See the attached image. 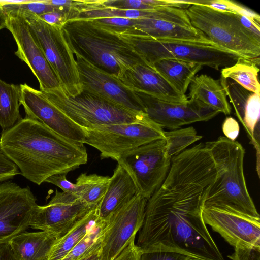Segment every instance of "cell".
Instances as JSON below:
<instances>
[{
  "instance_id": "6da1fadb",
  "label": "cell",
  "mask_w": 260,
  "mask_h": 260,
  "mask_svg": "<svg viewBox=\"0 0 260 260\" xmlns=\"http://www.w3.org/2000/svg\"><path fill=\"white\" fill-rule=\"evenodd\" d=\"M216 176L214 160L203 143L172 158L165 179L147 202L136 244L142 252L168 251L191 260H224L203 218Z\"/></svg>"
},
{
  "instance_id": "7a4b0ae2",
  "label": "cell",
  "mask_w": 260,
  "mask_h": 260,
  "mask_svg": "<svg viewBox=\"0 0 260 260\" xmlns=\"http://www.w3.org/2000/svg\"><path fill=\"white\" fill-rule=\"evenodd\" d=\"M0 149L16 165L20 174L38 185L54 175L67 174L88 159L84 143L25 117L2 131Z\"/></svg>"
},
{
  "instance_id": "3957f363",
  "label": "cell",
  "mask_w": 260,
  "mask_h": 260,
  "mask_svg": "<svg viewBox=\"0 0 260 260\" xmlns=\"http://www.w3.org/2000/svg\"><path fill=\"white\" fill-rule=\"evenodd\" d=\"M62 28L73 54L116 78L134 65L146 62L116 32L91 19L69 20Z\"/></svg>"
},
{
  "instance_id": "277c9868",
  "label": "cell",
  "mask_w": 260,
  "mask_h": 260,
  "mask_svg": "<svg viewBox=\"0 0 260 260\" xmlns=\"http://www.w3.org/2000/svg\"><path fill=\"white\" fill-rule=\"evenodd\" d=\"M206 144L214 160L216 176L207 193L204 206L228 208L259 218L246 186L243 146L224 136Z\"/></svg>"
},
{
  "instance_id": "5b68a950",
  "label": "cell",
  "mask_w": 260,
  "mask_h": 260,
  "mask_svg": "<svg viewBox=\"0 0 260 260\" xmlns=\"http://www.w3.org/2000/svg\"><path fill=\"white\" fill-rule=\"evenodd\" d=\"M116 32L128 43L149 65L166 58H174L209 67L216 70L232 66L240 57L211 41L156 38L133 28Z\"/></svg>"
},
{
  "instance_id": "8992f818",
  "label": "cell",
  "mask_w": 260,
  "mask_h": 260,
  "mask_svg": "<svg viewBox=\"0 0 260 260\" xmlns=\"http://www.w3.org/2000/svg\"><path fill=\"white\" fill-rule=\"evenodd\" d=\"M191 25L219 47L248 59L259 57L260 40L244 28L234 13L193 4L186 9Z\"/></svg>"
},
{
  "instance_id": "52a82bcc",
  "label": "cell",
  "mask_w": 260,
  "mask_h": 260,
  "mask_svg": "<svg viewBox=\"0 0 260 260\" xmlns=\"http://www.w3.org/2000/svg\"><path fill=\"white\" fill-rule=\"evenodd\" d=\"M43 93L69 119L84 129L101 125L134 123L147 116L145 113L128 110L85 89L74 96L66 95L61 89Z\"/></svg>"
},
{
  "instance_id": "ba28073f",
  "label": "cell",
  "mask_w": 260,
  "mask_h": 260,
  "mask_svg": "<svg viewBox=\"0 0 260 260\" xmlns=\"http://www.w3.org/2000/svg\"><path fill=\"white\" fill-rule=\"evenodd\" d=\"M19 13L23 15L56 75L63 93L69 96L79 94L82 86L75 57L64 36L62 26L50 25L33 14Z\"/></svg>"
},
{
  "instance_id": "9c48e42d",
  "label": "cell",
  "mask_w": 260,
  "mask_h": 260,
  "mask_svg": "<svg viewBox=\"0 0 260 260\" xmlns=\"http://www.w3.org/2000/svg\"><path fill=\"white\" fill-rule=\"evenodd\" d=\"M84 130V144L98 150L101 159L117 160L134 149L165 139L164 128L147 116L134 123L101 125Z\"/></svg>"
},
{
  "instance_id": "30bf717a",
  "label": "cell",
  "mask_w": 260,
  "mask_h": 260,
  "mask_svg": "<svg viewBox=\"0 0 260 260\" xmlns=\"http://www.w3.org/2000/svg\"><path fill=\"white\" fill-rule=\"evenodd\" d=\"M171 159L166 141L161 139L127 152L117 161L133 180L138 193L148 200L165 179Z\"/></svg>"
},
{
  "instance_id": "8fae6325",
  "label": "cell",
  "mask_w": 260,
  "mask_h": 260,
  "mask_svg": "<svg viewBox=\"0 0 260 260\" xmlns=\"http://www.w3.org/2000/svg\"><path fill=\"white\" fill-rule=\"evenodd\" d=\"M147 200L138 193L106 220L99 260H114L135 240L144 222Z\"/></svg>"
},
{
  "instance_id": "7c38bea8",
  "label": "cell",
  "mask_w": 260,
  "mask_h": 260,
  "mask_svg": "<svg viewBox=\"0 0 260 260\" xmlns=\"http://www.w3.org/2000/svg\"><path fill=\"white\" fill-rule=\"evenodd\" d=\"M95 207L98 206L87 204L78 196L56 189L55 194L47 204L37 205L30 226L50 233L58 239Z\"/></svg>"
},
{
  "instance_id": "4fadbf2b",
  "label": "cell",
  "mask_w": 260,
  "mask_h": 260,
  "mask_svg": "<svg viewBox=\"0 0 260 260\" xmlns=\"http://www.w3.org/2000/svg\"><path fill=\"white\" fill-rule=\"evenodd\" d=\"M36 200L28 186L11 181L0 183V245L29 228Z\"/></svg>"
},
{
  "instance_id": "5bb4252c",
  "label": "cell",
  "mask_w": 260,
  "mask_h": 260,
  "mask_svg": "<svg viewBox=\"0 0 260 260\" xmlns=\"http://www.w3.org/2000/svg\"><path fill=\"white\" fill-rule=\"evenodd\" d=\"M6 13V28L12 34L17 46L15 54L29 67L38 80L40 90L47 93L61 89L23 15L19 12Z\"/></svg>"
},
{
  "instance_id": "9a60e30c",
  "label": "cell",
  "mask_w": 260,
  "mask_h": 260,
  "mask_svg": "<svg viewBox=\"0 0 260 260\" xmlns=\"http://www.w3.org/2000/svg\"><path fill=\"white\" fill-rule=\"evenodd\" d=\"M135 92L140 99L147 116L162 128L172 130L197 122L208 121L219 113L193 99H188L182 103L171 102Z\"/></svg>"
},
{
  "instance_id": "2e32d148",
  "label": "cell",
  "mask_w": 260,
  "mask_h": 260,
  "mask_svg": "<svg viewBox=\"0 0 260 260\" xmlns=\"http://www.w3.org/2000/svg\"><path fill=\"white\" fill-rule=\"evenodd\" d=\"M203 218L231 245L260 246V218L224 207L204 206Z\"/></svg>"
},
{
  "instance_id": "e0dca14e",
  "label": "cell",
  "mask_w": 260,
  "mask_h": 260,
  "mask_svg": "<svg viewBox=\"0 0 260 260\" xmlns=\"http://www.w3.org/2000/svg\"><path fill=\"white\" fill-rule=\"evenodd\" d=\"M74 55L82 89L128 110L145 113L142 102L136 92L125 87L117 78L96 68L79 54Z\"/></svg>"
},
{
  "instance_id": "ac0fdd59",
  "label": "cell",
  "mask_w": 260,
  "mask_h": 260,
  "mask_svg": "<svg viewBox=\"0 0 260 260\" xmlns=\"http://www.w3.org/2000/svg\"><path fill=\"white\" fill-rule=\"evenodd\" d=\"M20 86V104L24 108L25 118L37 120L65 138L84 143L85 133L83 128L69 119L41 91L26 83Z\"/></svg>"
},
{
  "instance_id": "d6986e66",
  "label": "cell",
  "mask_w": 260,
  "mask_h": 260,
  "mask_svg": "<svg viewBox=\"0 0 260 260\" xmlns=\"http://www.w3.org/2000/svg\"><path fill=\"white\" fill-rule=\"evenodd\" d=\"M235 114L245 129L256 151V171L259 176L260 95L250 91L234 81L220 76L219 79Z\"/></svg>"
},
{
  "instance_id": "ffe728a7",
  "label": "cell",
  "mask_w": 260,
  "mask_h": 260,
  "mask_svg": "<svg viewBox=\"0 0 260 260\" xmlns=\"http://www.w3.org/2000/svg\"><path fill=\"white\" fill-rule=\"evenodd\" d=\"M131 90L171 102L188 101L187 96L177 91L153 67L146 62L138 63L125 70L118 78Z\"/></svg>"
},
{
  "instance_id": "44dd1931",
  "label": "cell",
  "mask_w": 260,
  "mask_h": 260,
  "mask_svg": "<svg viewBox=\"0 0 260 260\" xmlns=\"http://www.w3.org/2000/svg\"><path fill=\"white\" fill-rule=\"evenodd\" d=\"M106 17H121L129 19L149 18L162 19L191 26L186 10L161 7L154 10H124L98 6L94 0L85 1L73 19H93Z\"/></svg>"
},
{
  "instance_id": "7402d4cb",
  "label": "cell",
  "mask_w": 260,
  "mask_h": 260,
  "mask_svg": "<svg viewBox=\"0 0 260 260\" xmlns=\"http://www.w3.org/2000/svg\"><path fill=\"white\" fill-rule=\"evenodd\" d=\"M138 189L126 170L118 164L100 203L98 206L100 218L106 221L116 211L128 202Z\"/></svg>"
},
{
  "instance_id": "603a6c76",
  "label": "cell",
  "mask_w": 260,
  "mask_h": 260,
  "mask_svg": "<svg viewBox=\"0 0 260 260\" xmlns=\"http://www.w3.org/2000/svg\"><path fill=\"white\" fill-rule=\"evenodd\" d=\"M57 240L54 235L45 231L25 232L8 244L16 260H47Z\"/></svg>"
},
{
  "instance_id": "cb8c5ba5",
  "label": "cell",
  "mask_w": 260,
  "mask_h": 260,
  "mask_svg": "<svg viewBox=\"0 0 260 260\" xmlns=\"http://www.w3.org/2000/svg\"><path fill=\"white\" fill-rule=\"evenodd\" d=\"M189 99L197 100L225 115H229L231 108L219 80L204 74L196 75L189 87Z\"/></svg>"
},
{
  "instance_id": "d4e9b609",
  "label": "cell",
  "mask_w": 260,
  "mask_h": 260,
  "mask_svg": "<svg viewBox=\"0 0 260 260\" xmlns=\"http://www.w3.org/2000/svg\"><path fill=\"white\" fill-rule=\"evenodd\" d=\"M133 28L143 34L156 38L209 40L193 26H187L162 19H135Z\"/></svg>"
},
{
  "instance_id": "484cf974",
  "label": "cell",
  "mask_w": 260,
  "mask_h": 260,
  "mask_svg": "<svg viewBox=\"0 0 260 260\" xmlns=\"http://www.w3.org/2000/svg\"><path fill=\"white\" fill-rule=\"evenodd\" d=\"M179 92L185 94L188 87L201 69L198 63L174 58H162L151 65Z\"/></svg>"
},
{
  "instance_id": "4316f807",
  "label": "cell",
  "mask_w": 260,
  "mask_h": 260,
  "mask_svg": "<svg viewBox=\"0 0 260 260\" xmlns=\"http://www.w3.org/2000/svg\"><path fill=\"white\" fill-rule=\"evenodd\" d=\"M99 217L98 207L90 210L52 246L47 260H61L82 240Z\"/></svg>"
},
{
  "instance_id": "83f0119b",
  "label": "cell",
  "mask_w": 260,
  "mask_h": 260,
  "mask_svg": "<svg viewBox=\"0 0 260 260\" xmlns=\"http://www.w3.org/2000/svg\"><path fill=\"white\" fill-rule=\"evenodd\" d=\"M259 57L248 59L240 57L232 66L222 68L221 76L229 78L244 88L260 95L258 79Z\"/></svg>"
},
{
  "instance_id": "f1b7e54d",
  "label": "cell",
  "mask_w": 260,
  "mask_h": 260,
  "mask_svg": "<svg viewBox=\"0 0 260 260\" xmlns=\"http://www.w3.org/2000/svg\"><path fill=\"white\" fill-rule=\"evenodd\" d=\"M20 85L7 83L0 79V127L3 131L14 126L22 118L19 112Z\"/></svg>"
},
{
  "instance_id": "f546056e",
  "label": "cell",
  "mask_w": 260,
  "mask_h": 260,
  "mask_svg": "<svg viewBox=\"0 0 260 260\" xmlns=\"http://www.w3.org/2000/svg\"><path fill=\"white\" fill-rule=\"evenodd\" d=\"M110 177L81 174L76 179L79 196L87 204L98 206L108 187Z\"/></svg>"
},
{
  "instance_id": "4dcf8cb0",
  "label": "cell",
  "mask_w": 260,
  "mask_h": 260,
  "mask_svg": "<svg viewBox=\"0 0 260 260\" xmlns=\"http://www.w3.org/2000/svg\"><path fill=\"white\" fill-rule=\"evenodd\" d=\"M105 226L106 222L99 216L84 237L61 260H79L101 249Z\"/></svg>"
},
{
  "instance_id": "1f68e13d",
  "label": "cell",
  "mask_w": 260,
  "mask_h": 260,
  "mask_svg": "<svg viewBox=\"0 0 260 260\" xmlns=\"http://www.w3.org/2000/svg\"><path fill=\"white\" fill-rule=\"evenodd\" d=\"M202 138L192 126L165 131L168 153L171 158Z\"/></svg>"
},
{
  "instance_id": "d6a6232c",
  "label": "cell",
  "mask_w": 260,
  "mask_h": 260,
  "mask_svg": "<svg viewBox=\"0 0 260 260\" xmlns=\"http://www.w3.org/2000/svg\"><path fill=\"white\" fill-rule=\"evenodd\" d=\"M1 5L6 12H27L33 14L38 16L51 11L72 9L66 7H57L51 5L46 2V0H27L26 2L21 4H3Z\"/></svg>"
},
{
  "instance_id": "836d02e7",
  "label": "cell",
  "mask_w": 260,
  "mask_h": 260,
  "mask_svg": "<svg viewBox=\"0 0 260 260\" xmlns=\"http://www.w3.org/2000/svg\"><path fill=\"white\" fill-rule=\"evenodd\" d=\"M134 19L121 17H106L91 20L114 32H120L133 28L134 26Z\"/></svg>"
},
{
  "instance_id": "e575fe53",
  "label": "cell",
  "mask_w": 260,
  "mask_h": 260,
  "mask_svg": "<svg viewBox=\"0 0 260 260\" xmlns=\"http://www.w3.org/2000/svg\"><path fill=\"white\" fill-rule=\"evenodd\" d=\"M228 257L231 260H260V246H236Z\"/></svg>"
},
{
  "instance_id": "d590c367",
  "label": "cell",
  "mask_w": 260,
  "mask_h": 260,
  "mask_svg": "<svg viewBox=\"0 0 260 260\" xmlns=\"http://www.w3.org/2000/svg\"><path fill=\"white\" fill-rule=\"evenodd\" d=\"M66 175L67 174L54 175L47 178L45 182L58 186L65 193L79 196V189L78 185L68 180Z\"/></svg>"
},
{
  "instance_id": "8d00e7d4",
  "label": "cell",
  "mask_w": 260,
  "mask_h": 260,
  "mask_svg": "<svg viewBox=\"0 0 260 260\" xmlns=\"http://www.w3.org/2000/svg\"><path fill=\"white\" fill-rule=\"evenodd\" d=\"M140 260H191L188 256L179 253L158 251L142 252Z\"/></svg>"
},
{
  "instance_id": "74e56055",
  "label": "cell",
  "mask_w": 260,
  "mask_h": 260,
  "mask_svg": "<svg viewBox=\"0 0 260 260\" xmlns=\"http://www.w3.org/2000/svg\"><path fill=\"white\" fill-rule=\"evenodd\" d=\"M18 174L20 171L16 165L0 149V182L12 179Z\"/></svg>"
},
{
  "instance_id": "f35d334b",
  "label": "cell",
  "mask_w": 260,
  "mask_h": 260,
  "mask_svg": "<svg viewBox=\"0 0 260 260\" xmlns=\"http://www.w3.org/2000/svg\"><path fill=\"white\" fill-rule=\"evenodd\" d=\"M239 129L238 122L232 117H226L222 125L224 137L233 141H235L238 137Z\"/></svg>"
},
{
  "instance_id": "ab89813d",
  "label": "cell",
  "mask_w": 260,
  "mask_h": 260,
  "mask_svg": "<svg viewBox=\"0 0 260 260\" xmlns=\"http://www.w3.org/2000/svg\"><path fill=\"white\" fill-rule=\"evenodd\" d=\"M142 253V251L133 240L114 260H140Z\"/></svg>"
},
{
  "instance_id": "60d3db41",
  "label": "cell",
  "mask_w": 260,
  "mask_h": 260,
  "mask_svg": "<svg viewBox=\"0 0 260 260\" xmlns=\"http://www.w3.org/2000/svg\"><path fill=\"white\" fill-rule=\"evenodd\" d=\"M50 5L76 9V7L82 3V1L70 0H46Z\"/></svg>"
},
{
  "instance_id": "b9f144b4",
  "label": "cell",
  "mask_w": 260,
  "mask_h": 260,
  "mask_svg": "<svg viewBox=\"0 0 260 260\" xmlns=\"http://www.w3.org/2000/svg\"><path fill=\"white\" fill-rule=\"evenodd\" d=\"M0 260H16L8 243L0 245Z\"/></svg>"
},
{
  "instance_id": "7bdbcfd3",
  "label": "cell",
  "mask_w": 260,
  "mask_h": 260,
  "mask_svg": "<svg viewBox=\"0 0 260 260\" xmlns=\"http://www.w3.org/2000/svg\"><path fill=\"white\" fill-rule=\"evenodd\" d=\"M7 14L0 5V30L6 28Z\"/></svg>"
},
{
  "instance_id": "ee69618b",
  "label": "cell",
  "mask_w": 260,
  "mask_h": 260,
  "mask_svg": "<svg viewBox=\"0 0 260 260\" xmlns=\"http://www.w3.org/2000/svg\"><path fill=\"white\" fill-rule=\"evenodd\" d=\"M100 249L97 250L79 260H99Z\"/></svg>"
},
{
  "instance_id": "f6af8a7d",
  "label": "cell",
  "mask_w": 260,
  "mask_h": 260,
  "mask_svg": "<svg viewBox=\"0 0 260 260\" xmlns=\"http://www.w3.org/2000/svg\"><path fill=\"white\" fill-rule=\"evenodd\" d=\"M27 0H0V4H14L25 3Z\"/></svg>"
}]
</instances>
